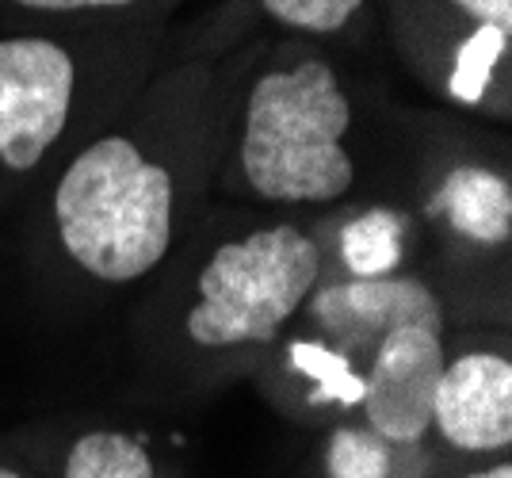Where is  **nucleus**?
Listing matches in <instances>:
<instances>
[{"mask_svg": "<svg viewBox=\"0 0 512 478\" xmlns=\"http://www.w3.org/2000/svg\"><path fill=\"white\" fill-rule=\"evenodd\" d=\"M237 31L165 66L119 123L65 157L50 188V230L65 264L85 280L100 287L146 280L192 234L211 196L218 108Z\"/></svg>", "mask_w": 512, "mask_h": 478, "instance_id": "obj_1", "label": "nucleus"}, {"mask_svg": "<svg viewBox=\"0 0 512 478\" xmlns=\"http://www.w3.org/2000/svg\"><path fill=\"white\" fill-rule=\"evenodd\" d=\"M352 92L325 46L272 35L237 43L226 69L214 180L234 203L337 207L356 188Z\"/></svg>", "mask_w": 512, "mask_h": 478, "instance_id": "obj_2", "label": "nucleus"}, {"mask_svg": "<svg viewBox=\"0 0 512 478\" xmlns=\"http://www.w3.org/2000/svg\"><path fill=\"white\" fill-rule=\"evenodd\" d=\"M321 283V257L299 218H249L195 245L176 283L172 337L192 360L260 364Z\"/></svg>", "mask_w": 512, "mask_h": 478, "instance_id": "obj_3", "label": "nucleus"}, {"mask_svg": "<svg viewBox=\"0 0 512 478\" xmlns=\"http://www.w3.org/2000/svg\"><path fill=\"white\" fill-rule=\"evenodd\" d=\"M448 314L440 283L425 272L386 280H321L256 364L279 398L329 421H356L367 368L390 329Z\"/></svg>", "mask_w": 512, "mask_h": 478, "instance_id": "obj_4", "label": "nucleus"}, {"mask_svg": "<svg viewBox=\"0 0 512 478\" xmlns=\"http://www.w3.org/2000/svg\"><path fill=\"white\" fill-rule=\"evenodd\" d=\"M398 62L440 104L512 119V0H375Z\"/></svg>", "mask_w": 512, "mask_h": 478, "instance_id": "obj_5", "label": "nucleus"}, {"mask_svg": "<svg viewBox=\"0 0 512 478\" xmlns=\"http://www.w3.org/2000/svg\"><path fill=\"white\" fill-rule=\"evenodd\" d=\"M100 35L92 27L0 35V176L43 173L92 111L100 77Z\"/></svg>", "mask_w": 512, "mask_h": 478, "instance_id": "obj_6", "label": "nucleus"}, {"mask_svg": "<svg viewBox=\"0 0 512 478\" xmlns=\"http://www.w3.org/2000/svg\"><path fill=\"white\" fill-rule=\"evenodd\" d=\"M413 215L459 261L505 264L512 245V176L486 153H451L421 180Z\"/></svg>", "mask_w": 512, "mask_h": 478, "instance_id": "obj_7", "label": "nucleus"}, {"mask_svg": "<svg viewBox=\"0 0 512 478\" xmlns=\"http://www.w3.org/2000/svg\"><path fill=\"white\" fill-rule=\"evenodd\" d=\"M428 436L459 456H493L512 444V356L505 341H451L432 391Z\"/></svg>", "mask_w": 512, "mask_h": 478, "instance_id": "obj_8", "label": "nucleus"}, {"mask_svg": "<svg viewBox=\"0 0 512 478\" xmlns=\"http://www.w3.org/2000/svg\"><path fill=\"white\" fill-rule=\"evenodd\" d=\"M448 333V314H425L390 329L367 368L356 421L394 444H425Z\"/></svg>", "mask_w": 512, "mask_h": 478, "instance_id": "obj_9", "label": "nucleus"}, {"mask_svg": "<svg viewBox=\"0 0 512 478\" xmlns=\"http://www.w3.org/2000/svg\"><path fill=\"white\" fill-rule=\"evenodd\" d=\"M306 230L318 245L321 280H386L417 272L413 264L425 241L413 207L386 199L325 207Z\"/></svg>", "mask_w": 512, "mask_h": 478, "instance_id": "obj_10", "label": "nucleus"}, {"mask_svg": "<svg viewBox=\"0 0 512 478\" xmlns=\"http://www.w3.org/2000/svg\"><path fill=\"white\" fill-rule=\"evenodd\" d=\"M276 35L314 46L352 43L375 16V0H241Z\"/></svg>", "mask_w": 512, "mask_h": 478, "instance_id": "obj_11", "label": "nucleus"}, {"mask_svg": "<svg viewBox=\"0 0 512 478\" xmlns=\"http://www.w3.org/2000/svg\"><path fill=\"white\" fill-rule=\"evenodd\" d=\"M425 444H394L360 421H337L325 436L329 478H417Z\"/></svg>", "mask_w": 512, "mask_h": 478, "instance_id": "obj_12", "label": "nucleus"}, {"mask_svg": "<svg viewBox=\"0 0 512 478\" xmlns=\"http://www.w3.org/2000/svg\"><path fill=\"white\" fill-rule=\"evenodd\" d=\"M180 0H0L4 12L58 27H161Z\"/></svg>", "mask_w": 512, "mask_h": 478, "instance_id": "obj_13", "label": "nucleus"}, {"mask_svg": "<svg viewBox=\"0 0 512 478\" xmlns=\"http://www.w3.org/2000/svg\"><path fill=\"white\" fill-rule=\"evenodd\" d=\"M62 478H157V467L138 436L88 429L65 448Z\"/></svg>", "mask_w": 512, "mask_h": 478, "instance_id": "obj_14", "label": "nucleus"}, {"mask_svg": "<svg viewBox=\"0 0 512 478\" xmlns=\"http://www.w3.org/2000/svg\"><path fill=\"white\" fill-rule=\"evenodd\" d=\"M459 478H512V463L509 459H497V463H486V467L467 471V475H459Z\"/></svg>", "mask_w": 512, "mask_h": 478, "instance_id": "obj_15", "label": "nucleus"}, {"mask_svg": "<svg viewBox=\"0 0 512 478\" xmlns=\"http://www.w3.org/2000/svg\"><path fill=\"white\" fill-rule=\"evenodd\" d=\"M0 478H27V475H20L16 467H8V463H0Z\"/></svg>", "mask_w": 512, "mask_h": 478, "instance_id": "obj_16", "label": "nucleus"}]
</instances>
